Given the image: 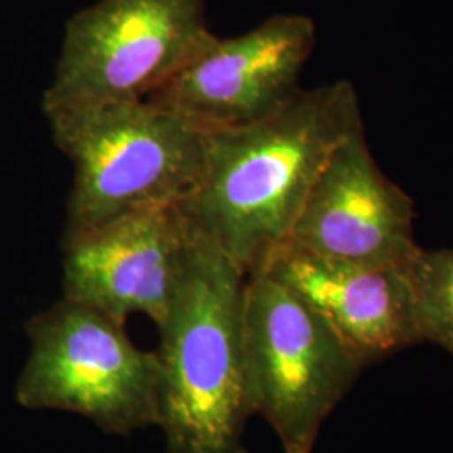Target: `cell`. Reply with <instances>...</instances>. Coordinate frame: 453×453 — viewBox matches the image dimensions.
I'll use <instances>...</instances> for the list:
<instances>
[{"label":"cell","instance_id":"6da1fadb","mask_svg":"<svg viewBox=\"0 0 453 453\" xmlns=\"http://www.w3.org/2000/svg\"><path fill=\"white\" fill-rule=\"evenodd\" d=\"M361 128L351 82L303 88L262 119L207 133L203 177L180 209L245 274H257L289 242L334 150Z\"/></svg>","mask_w":453,"mask_h":453},{"label":"cell","instance_id":"7a4b0ae2","mask_svg":"<svg viewBox=\"0 0 453 453\" xmlns=\"http://www.w3.org/2000/svg\"><path fill=\"white\" fill-rule=\"evenodd\" d=\"M247 279L194 230L179 288L157 326L165 453H249L243 435L254 408L243 336Z\"/></svg>","mask_w":453,"mask_h":453},{"label":"cell","instance_id":"3957f363","mask_svg":"<svg viewBox=\"0 0 453 453\" xmlns=\"http://www.w3.org/2000/svg\"><path fill=\"white\" fill-rule=\"evenodd\" d=\"M46 119L73 168L63 242L133 211L180 205L203 177L207 133L148 99Z\"/></svg>","mask_w":453,"mask_h":453},{"label":"cell","instance_id":"277c9868","mask_svg":"<svg viewBox=\"0 0 453 453\" xmlns=\"http://www.w3.org/2000/svg\"><path fill=\"white\" fill-rule=\"evenodd\" d=\"M26 331L31 355L17 381L19 405L76 413L121 437L160 425V361L131 341L127 323L63 296Z\"/></svg>","mask_w":453,"mask_h":453},{"label":"cell","instance_id":"5b68a950","mask_svg":"<svg viewBox=\"0 0 453 453\" xmlns=\"http://www.w3.org/2000/svg\"><path fill=\"white\" fill-rule=\"evenodd\" d=\"M243 336L254 415L284 453H312L366 366L318 309L267 273L247 279Z\"/></svg>","mask_w":453,"mask_h":453},{"label":"cell","instance_id":"8992f818","mask_svg":"<svg viewBox=\"0 0 453 453\" xmlns=\"http://www.w3.org/2000/svg\"><path fill=\"white\" fill-rule=\"evenodd\" d=\"M215 37L205 0H97L65 24L44 116L146 99Z\"/></svg>","mask_w":453,"mask_h":453},{"label":"cell","instance_id":"52a82bcc","mask_svg":"<svg viewBox=\"0 0 453 453\" xmlns=\"http://www.w3.org/2000/svg\"><path fill=\"white\" fill-rule=\"evenodd\" d=\"M314 46L311 17L277 14L249 33L217 35L194 63L146 99L203 133L249 125L303 89L299 78Z\"/></svg>","mask_w":453,"mask_h":453},{"label":"cell","instance_id":"ba28073f","mask_svg":"<svg viewBox=\"0 0 453 453\" xmlns=\"http://www.w3.org/2000/svg\"><path fill=\"white\" fill-rule=\"evenodd\" d=\"M194 228L179 203L114 219L63 242L65 297L127 323L143 314L155 326L179 288Z\"/></svg>","mask_w":453,"mask_h":453},{"label":"cell","instance_id":"9c48e42d","mask_svg":"<svg viewBox=\"0 0 453 453\" xmlns=\"http://www.w3.org/2000/svg\"><path fill=\"white\" fill-rule=\"evenodd\" d=\"M288 243L372 269H405L420 252L415 203L381 172L365 128L334 150Z\"/></svg>","mask_w":453,"mask_h":453},{"label":"cell","instance_id":"30bf717a","mask_svg":"<svg viewBox=\"0 0 453 453\" xmlns=\"http://www.w3.org/2000/svg\"><path fill=\"white\" fill-rule=\"evenodd\" d=\"M260 273L318 309L365 366L420 342L406 267H361L286 243Z\"/></svg>","mask_w":453,"mask_h":453},{"label":"cell","instance_id":"8fae6325","mask_svg":"<svg viewBox=\"0 0 453 453\" xmlns=\"http://www.w3.org/2000/svg\"><path fill=\"white\" fill-rule=\"evenodd\" d=\"M406 277L420 342H434L453 355V249H420Z\"/></svg>","mask_w":453,"mask_h":453}]
</instances>
